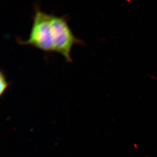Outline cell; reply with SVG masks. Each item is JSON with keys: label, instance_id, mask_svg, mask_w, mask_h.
Listing matches in <instances>:
<instances>
[{"label": "cell", "instance_id": "7a4b0ae2", "mask_svg": "<svg viewBox=\"0 0 157 157\" xmlns=\"http://www.w3.org/2000/svg\"><path fill=\"white\" fill-rule=\"evenodd\" d=\"M51 27L53 42V52L61 54L67 62L72 63L70 53L75 44L84 45V42L73 35L64 16L51 14Z\"/></svg>", "mask_w": 157, "mask_h": 157}, {"label": "cell", "instance_id": "3957f363", "mask_svg": "<svg viewBox=\"0 0 157 157\" xmlns=\"http://www.w3.org/2000/svg\"><path fill=\"white\" fill-rule=\"evenodd\" d=\"M0 84H1L0 95L2 96L6 91L9 85V83L7 81L5 74L3 73L2 71H1L0 73Z\"/></svg>", "mask_w": 157, "mask_h": 157}, {"label": "cell", "instance_id": "6da1fadb", "mask_svg": "<svg viewBox=\"0 0 157 157\" xmlns=\"http://www.w3.org/2000/svg\"><path fill=\"white\" fill-rule=\"evenodd\" d=\"M51 18V14L45 13L36 6L28 39L22 40L18 38L17 42L20 45H31L45 52H53Z\"/></svg>", "mask_w": 157, "mask_h": 157}]
</instances>
